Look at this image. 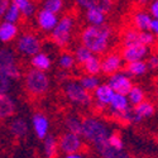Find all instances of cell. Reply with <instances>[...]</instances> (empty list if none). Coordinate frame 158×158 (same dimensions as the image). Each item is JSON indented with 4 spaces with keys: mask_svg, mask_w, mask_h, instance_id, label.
Masks as SVG:
<instances>
[{
    "mask_svg": "<svg viewBox=\"0 0 158 158\" xmlns=\"http://www.w3.org/2000/svg\"><path fill=\"white\" fill-rule=\"evenodd\" d=\"M85 19L90 25H101L106 23L108 14L101 10L89 9V10H85Z\"/></svg>",
    "mask_w": 158,
    "mask_h": 158,
    "instance_id": "27",
    "label": "cell"
},
{
    "mask_svg": "<svg viewBox=\"0 0 158 158\" xmlns=\"http://www.w3.org/2000/svg\"><path fill=\"white\" fill-rule=\"evenodd\" d=\"M142 44V31H138L135 28H128L122 34V46H131V44Z\"/></svg>",
    "mask_w": 158,
    "mask_h": 158,
    "instance_id": "26",
    "label": "cell"
},
{
    "mask_svg": "<svg viewBox=\"0 0 158 158\" xmlns=\"http://www.w3.org/2000/svg\"><path fill=\"white\" fill-rule=\"evenodd\" d=\"M9 4H10V0H0V19L3 18V15H4L5 10L8 9Z\"/></svg>",
    "mask_w": 158,
    "mask_h": 158,
    "instance_id": "41",
    "label": "cell"
},
{
    "mask_svg": "<svg viewBox=\"0 0 158 158\" xmlns=\"http://www.w3.org/2000/svg\"><path fill=\"white\" fill-rule=\"evenodd\" d=\"M58 80L63 84L64 81H67V80H70V78H69V71H64V70H61L60 72H58Z\"/></svg>",
    "mask_w": 158,
    "mask_h": 158,
    "instance_id": "42",
    "label": "cell"
},
{
    "mask_svg": "<svg viewBox=\"0 0 158 158\" xmlns=\"http://www.w3.org/2000/svg\"><path fill=\"white\" fill-rule=\"evenodd\" d=\"M93 55H94L93 52H91L89 48H86L85 46H82V44H78V46L75 48V51H73L75 61H76L77 64H80V66H82Z\"/></svg>",
    "mask_w": 158,
    "mask_h": 158,
    "instance_id": "35",
    "label": "cell"
},
{
    "mask_svg": "<svg viewBox=\"0 0 158 158\" xmlns=\"http://www.w3.org/2000/svg\"><path fill=\"white\" fill-rule=\"evenodd\" d=\"M114 90L106 84H100L94 91H93V99H94V102L93 105H95V108L100 111L105 110L114 96Z\"/></svg>",
    "mask_w": 158,
    "mask_h": 158,
    "instance_id": "11",
    "label": "cell"
},
{
    "mask_svg": "<svg viewBox=\"0 0 158 158\" xmlns=\"http://www.w3.org/2000/svg\"><path fill=\"white\" fill-rule=\"evenodd\" d=\"M42 148H43V154L44 158H56L57 153H58V139L52 135L48 134L42 139Z\"/></svg>",
    "mask_w": 158,
    "mask_h": 158,
    "instance_id": "24",
    "label": "cell"
},
{
    "mask_svg": "<svg viewBox=\"0 0 158 158\" xmlns=\"http://www.w3.org/2000/svg\"><path fill=\"white\" fill-rule=\"evenodd\" d=\"M108 143L110 146H113L116 149H124V140L122 138V135L116 131H111L109 138H108Z\"/></svg>",
    "mask_w": 158,
    "mask_h": 158,
    "instance_id": "37",
    "label": "cell"
},
{
    "mask_svg": "<svg viewBox=\"0 0 158 158\" xmlns=\"http://www.w3.org/2000/svg\"><path fill=\"white\" fill-rule=\"evenodd\" d=\"M57 64L61 70H64V71H71L75 64H76V61H75V57H73V53L69 51H62L58 58H57Z\"/></svg>",
    "mask_w": 158,
    "mask_h": 158,
    "instance_id": "31",
    "label": "cell"
},
{
    "mask_svg": "<svg viewBox=\"0 0 158 158\" xmlns=\"http://www.w3.org/2000/svg\"><path fill=\"white\" fill-rule=\"evenodd\" d=\"M133 111H134V116H135V124H138V123L143 122L144 119L152 118L156 113V108H154L153 102H151L148 100H143L138 105L133 106Z\"/></svg>",
    "mask_w": 158,
    "mask_h": 158,
    "instance_id": "21",
    "label": "cell"
},
{
    "mask_svg": "<svg viewBox=\"0 0 158 158\" xmlns=\"http://www.w3.org/2000/svg\"><path fill=\"white\" fill-rule=\"evenodd\" d=\"M100 60H101V72L104 75L110 76L118 71L123 70L124 60L120 55V52H116V51L106 52L105 56Z\"/></svg>",
    "mask_w": 158,
    "mask_h": 158,
    "instance_id": "10",
    "label": "cell"
},
{
    "mask_svg": "<svg viewBox=\"0 0 158 158\" xmlns=\"http://www.w3.org/2000/svg\"><path fill=\"white\" fill-rule=\"evenodd\" d=\"M75 4L82 10L96 9L108 14L113 10L115 0H75Z\"/></svg>",
    "mask_w": 158,
    "mask_h": 158,
    "instance_id": "16",
    "label": "cell"
},
{
    "mask_svg": "<svg viewBox=\"0 0 158 158\" xmlns=\"http://www.w3.org/2000/svg\"><path fill=\"white\" fill-rule=\"evenodd\" d=\"M58 149L64 154L78 153L84 151V139L80 134L63 131L58 138Z\"/></svg>",
    "mask_w": 158,
    "mask_h": 158,
    "instance_id": "8",
    "label": "cell"
},
{
    "mask_svg": "<svg viewBox=\"0 0 158 158\" xmlns=\"http://www.w3.org/2000/svg\"><path fill=\"white\" fill-rule=\"evenodd\" d=\"M110 133H111V128L101 118L95 115H89L82 119L81 137L93 144L94 147L106 142Z\"/></svg>",
    "mask_w": 158,
    "mask_h": 158,
    "instance_id": "2",
    "label": "cell"
},
{
    "mask_svg": "<svg viewBox=\"0 0 158 158\" xmlns=\"http://www.w3.org/2000/svg\"><path fill=\"white\" fill-rule=\"evenodd\" d=\"M108 85L114 90V93L128 95L134 84L131 81V76H129L127 71H118L109 76Z\"/></svg>",
    "mask_w": 158,
    "mask_h": 158,
    "instance_id": "9",
    "label": "cell"
},
{
    "mask_svg": "<svg viewBox=\"0 0 158 158\" xmlns=\"http://www.w3.org/2000/svg\"><path fill=\"white\" fill-rule=\"evenodd\" d=\"M31 125L32 129L34 131V134L38 139H43L46 135L49 134V119L48 116L42 113V111H35L32 115V119H31Z\"/></svg>",
    "mask_w": 158,
    "mask_h": 158,
    "instance_id": "13",
    "label": "cell"
},
{
    "mask_svg": "<svg viewBox=\"0 0 158 158\" xmlns=\"http://www.w3.org/2000/svg\"><path fill=\"white\" fill-rule=\"evenodd\" d=\"M42 51V41L33 32H24L15 38V52L23 57L31 58Z\"/></svg>",
    "mask_w": 158,
    "mask_h": 158,
    "instance_id": "7",
    "label": "cell"
},
{
    "mask_svg": "<svg viewBox=\"0 0 158 158\" xmlns=\"http://www.w3.org/2000/svg\"><path fill=\"white\" fill-rule=\"evenodd\" d=\"M64 127L67 131L76 133L81 135V129H82V119L76 114H70L64 118Z\"/></svg>",
    "mask_w": 158,
    "mask_h": 158,
    "instance_id": "30",
    "label": "cell"
},
{
    "mask_svg": "<svg viewBox=\"0 0 158 158\" xmlns=\"http://www.w3.org/2000/svg\"><path fill=\"white\" fill-rule=\"evenodd\" d=\"M17 102L9 94L0 95V122L9 120L15 115Z\"/></svg>",
    "mask_w": 158,
    "mask_h": 158,
    "instance_id": "17",
    "label": "cell"
},
{
    "mask_svg": "<svg viewBox=\"0 0 158 158\" xmlns=\"http://www.w3.org/2000/svg\"><path fill=\"white\" fill-rule=\"evenodd\" d=\"M76 27V19L73 14H64L61 17L56 24V27L52 29L51 41L58 48H67L73 38V32Z\"/></svg>",
    "mask_w": 158,
    "mask_h": 158,
    "instance_id": "3",
    "label": "cell"
},
{
    "mask_svg": "<svg viewBox=\"0 0 158 158\" xmlns=\"http://www.w3.org/2000/svg\"><path fill=\"white\" fill-rule=\"evenodd\" d=\"M63 158H85L84 154L81 152H78V153H70V154H66Z\"/></svg>",
    "mask_w": 158,
    "mask_h": 158,
    "instance_id": "43",
    "label": "cell"
},
{
    "mask_svg": "<svg viewBox=\"0 0 158 158\" xmlns=\"http://www.w3.org/2000/svg\"><path fill=\"white\" fill-rule=\"evenodd\" d=\"M8 129L10 135L17 139H23L29 133V123L22 116H13L9 122Z\"/></svg>",
    "mask_w": 158,
    "mask_h": 158,
    "instance_id": "15",
    "label": "cell"
},
{
    "mask_svg": "<svg viewBox=\"0 0 158 158\" xmlns=\"http://www.w3.org/2000/svg\"><path fill=\"white\" fill-rule=\"evenodd\" d=\"M58 14L55 13H51L46 9H41L35 13V20H37V25L38 28L44 33H51L52 29L56 27V24L58 22Z\"/></svg>",
    "mask_w": 158,
    "mask_h": 158,
    "instance_id": "14",
    "label": "cell"
},
{
    "mask_svg": "<svg viewBox=\"0 0 158 158\" xmlns=\"http://www.w3.org/2000/svg\"><path fill=\"white\" fill-rule=\"evenodd\" d=\"M147 66L148 70H158V55H151L147 57Z\"/></svg>",
    "mask_w": 158,
    "mask_h": 158,
    "instance_id": "39",
    "label": "cell"
},
{
    "mask_svg": "<svg viewBox=\"0 0 158 158\" xmlns=\"http://www.w3.org/2000/svg\"><path fill=\"white\" fill-rule=\"evenodd\" d=\"M29 64H31L32 69L47 72L48 70L52 69V58L47 52L41 51V52H38L37 55H34L29 58Z\"/></svg>",
    "mask_w": 158,
    "mask_h": 158,
    "instance_id": "22",
    "label": "cell"
},
{
    "mask_svg": "<svg viewBox=\"0 0 158 158\" xmlns=\"http://www.w3.org/2000/svg\"><path fill=\"white\" fill-rule=\"evenodd\" d=\"M156 95H157V98H158V89H157V93H156Z\"/></svg>",
    "mask_w": 158,
    "mask_h": 158,
    "instance_id": "45",
    "label": "cell"
},
{
    "mask_svg": "<svg viewBox=\"0 0 158 158\" xmlns=\"http://www.w3.org/2000/svg\"><path fill=\"white\" fill-rule=\"evenodd\" d=\"M149 14L153 19H158V0H152L149 3Z\"/></svg>",
    "mask_w": 158,
    "mask_h": 158,
    "instance_id": "40",
    "label": "cell"
},
{
    "mask_svg": "<svg viewBox=\"0 0 158 158\" xmlns=\"http://www.w3.org/2000/svg\"><path fill=\"white\" fill-rule=\"evenodd\" d=\"M109 114H116V113H122L128 110L129 108H131V105L129 104V100L127 98V95H122V94H114L110 104H109Z\"/></svg>",
    "mask_w": 158,
    "mask_h": 158,
    "instance_id": "23",
    "label": "cell"
},
{
    "mask_svg": "<svg viewBox=\"0 0 158 158\" xmlns=\"http://www.w3.org/2000/svg\"><path fill=\"white\" fill-rule=\"evenodd\" d=\"M0 72L9 77L11 81H17L22 77V69L18 63L17 52L10 47H0Z\"/></svg>",
    "mask_w": 158,
    "mask_h": 158,
    "instance_id": "6",
    "label": "cell"
},
{
    "mask_svg": "<svg viewBox=\"0 0 158 158\" xmlns=\"http://www.w3.org/2000/svg\"><path fill=\"white\" fill-rule=\"evenodd\" d=\"M78 82H80L82 85V87L85 90H87L89 93H93V91L101 84L99 76H95V75H84L80 77Z\"/></svg>",
    "mask_w": 158,
    "mask_h": 158,
    "instance_id": "33",
    "label": "cell"
},
{
    "mask_svg": "<svg viewBox=\"0 0 158 158\" xmlns=\"http://www.w3.org/2000/svg\"><path fill=\"white\" fill-rule=\"evenodd\" d=\"M95 151L99 153L101 158H129V154L125 152V149H116L106 142L94 147Z\"/></svg>",
    "mask_w": 158,
    "mask_h": 158,
    "instance_id": "19",
    "label": "cell"
},
{
    "mask_svg": "<svg viewBox=\"0 0 158 158\" xmlns=\"http://www.w3.org/2000/svg\"><path fill=\"white\" fill-rule=\"evenodd\" d=\"M10 3L14 4L22 13V17L24 18H32L37 13V5L33 0H10Z\"/></svg>",
    "mask_w": 158,
    "mask_h": 158,
    "instance_id": "25",
    "label": "cell"
},
{
    "mask_svg": "<svg viewBox=\"0 0 158 158\" xmlns=\"http://www.w3.org/2000/svg\"><path fill=\"white\" fill-rule=\"evenodd\" d=\"M24 87L29 95L39 98L46 95L49 91L51 80L47 72L31 67L29 70H27V72L24 75Z\"/></svg>",
    "mask_w": 158,
    "mask_h": 158,
    "instance_id": "4",
    "label": "cell"
},
{
    "mask_svg": "<svg viewBox=\"0 0 158 158\" xmlns=\"http://www.w3.org/2000/svg\"><path fill=\"white\" fill-rule=\"evenodd\" d=\"M42 8L55 14H60L64 8V0H43Z\"/></svg>",
    "mask_w": 158,
    "mask_h": 158,
    "instance_id": "36",
    "label": "cell"
},
{
    "mask_svg": "<svg viewBox=\"0 0 158 158\" xmlns=\"http://www.w3.org/2000/svg\"><path fill=\"white\" fill-rule=\"evenodd\" d=\"M120 55L124 60V62H134V61H143L149 56V47L146 44H131L125 46L120 51Z\"/></svg>",
    "mask_w": 158,
    "mask_h": 158,
    "instance_id": "12",
    "label": "cell"
},
{
    "mask_svg": "<svg viewBox=\"0 0 158 158\" xmlns=\"http://www.w3.org/2000/svg\"><path fill=\"white\" fill-rule=\"evenodd\" d=\"M22 18H23V17H22L20 10H19L14 4H13V3H10L9 6H8V9L5 10V13H4V15H3L2 19L5 20V22H9V23L18 24Z\"/></svg>",
    "mask_w": 158,
    "mask_h": 158,
    "instance_id": "34",
    "label": "cell"
},
{
    "mask_svg": "<svg viewBox=\"0 0 158 158\" xmlns=\"http://www.w3.org/2000/svg\"><path fill=\"white\" fill-rule=\"evenodd\" d=\"M19 34V28L18 24L9 23L5 20L0 22V43H10L18 37Z\"/></svg>",
    "mask_w": 158,
    "mask_h": 158,
    "instance_id": "20",
    "label": "cell"
},
{
    "mask_svg": "<svg viewBox=\"0 0 158 158\" xmlns=\"http://www.w3.org/2000/svg\"><path fill=\"white\" fill-rule=\"evenodd\" d=\"M152 0H137V4L139 6H146V5H149V3Z\"/></svg>",
    "mask_w": 158,
    "mask_h": 158,
    "instance_id": "44",
    "label": "cell"
},
{
    "mask_svg": "<svg viewBox=\"0 0 158 158\" xmlns=\"http://www.w3.org/2000/svg\"><path fill=\"white\" fill-rule=\"evenodd\" d=\"M13 89V81L5 75L0 72V95L2 94H9Z\"/></svg>",
    "mask_w": 158,
    "mask_h": 158,
    "instance_id": "38",
    "label": "cell"
},
{
    "mask_svg": "<svg viewBox=\"0 0 158 158\" xmlns=\"http://www.w3.org/2000/svg\"><path fill=\"white\" fill-rule=\"evenodd\" d=\"M114 31L108 23L101 25H86L80 32V44L89 48L94 55H105L109 52Z\"/></svg>",
    "mask_w": 158,
    "mask_h": 158,
    "instance_id": "1",
    "label": "cell"
},
{
    "mask_svg": "<svg viewBox=\"0 0 158 158\" xmlns=\"http://www.w3.org/2000/svg\"><path fill=\"white\" fill-rule=\"evenodd\" d=\"M127 73L131 77H139L146 75L148 71V66L146 61H134V62H129L127 64V69H125Z\"/></svg>",
    "mask_w": 158,
    "mask_h": 158,
    "instance_id": "28",
    "label": "cell"
},
{
    "mask_svg": "<svg viewBox=\"0 0 158 158\" xmlns=\"http://www.w3.org/2000/svg\"><path fill=\"white\" fill-rule=\"evenodd\" d=\"M82 69L86 75L98 76L99 73H101V60L99 58L98 55H93L82 64Z\"/></svg>",
    "mask_w": 158,
    "mask_h": 158,
    "instance_id": "29",
    "label": "cell"
},
{
    "mask_svg": "<svg viewBox=\"0 0 158 158\" xmlns=\"http://www.w3.org/2000/svg\"><path fill=\"white\" fill-rule=\"evenodd\" d=\"M152 19V15L147 10L139 9L131 13V24H133V28L138 31H149Z\"/></svg>",
    "mask_w": 158,
    "mask_h": 158,
    "instance_id": "18",
    "label": "cell"
},
{
    "mask_svg": "<svg viewBox=\"0 0 158 158\" xmlns=\"http://www.w3.org/2000/svg\"><path fill=\"white\" fill-rule=\"evenodd\" d=\"M63 95L71 104L80 108H90L94 102L93 94L82 87L76 80H67L63 82Z\"/></svg>",
    "mask_w": 158,
    "mask_h": 158,
    "instance_id": "5",
    "label": "cell"
},
{
    "mask_svg": "<svg viewBox=\"0 0 158 158\" xmlns=\"http://www.w3.org/2000/svg\"><path fill=\"white\" fill-rule=\"evenodd\" d=\"M127 98H128L129 104L131 105V106H135V105H138L143 100H146V93H144V90L140 86L133 85V87H131L130 91L128 93Z\"/></svg>",
    "mask_w": 158,
    "mask_h": 158,
    "instance_id": "32",
    "label": "cell"
}]
</instances>
